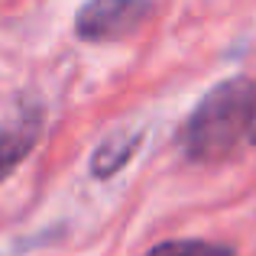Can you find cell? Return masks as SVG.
<instances>
[{"mask_svg": "<svg viewBox=\"0 0 256 256\" xmlns=\"http://www.w3.org/2000/svg\"><path fill=\"white\" fill-rule=\"evenodd\" d=\"M250 143L256 146V126H253V133H250Z\"/></svg>", "mask_w": 256, "mask_h": 256, "instance_id": "8992f818", "label": "cell"}, {"mask_svg": "<svg viewBox=\"0 0 256 256\" xmlns=\"http://www.w3.org/2000/svg\"><path fill=\"white\" fill-rule=\"evenodd\" d=\"M146 256H237L234 246L214 244V240H194V237H178V240H162Z\"/></svg>", "mask_w": 256, "mask_h": 256, "instance_id": "5b68a950", "label": "cell"}, {"mask_svg": "<svg viewBox=\"0 0 256 256\" xmlns=\"http://www.w3.org/2000/svg\"><path fill=\"white\" fill-rule=\"evenodd\" d=\"M36 140H39V114L0 124V182L30 156Z\"/></svg>", "mask_w": 256, "mask_h": 256, "instance_id": "277c9868", "label": "cell"}, {"mask_svg": "<svg viewBox=\"0 0 256 256\" xmlns=\"http://www.w3.org/2000/svg\"><path fill=\"white\" fill-rule=\"evenodd\" d=\"M140 143H143V130H117V133H110L107 140L98 143V150H94L88 169H91V175L100 178V182L114 178V175L136 156Z\"/></svg>", "mask_w": 256, "mask_h": 256, "instance_id": "3957f363", "label": "cell"}, {"mask_svg": "<svg viewBox=\"0 0 256 256\" xmlns=\"http://www.w3.org/2000/svg\"><path fill=\"white\" fill-rule=\"evenodd\" d=\"M256 126V82L246 75L224 78L198 100L182 126V150L192 162H220L250 140Z\"/></svg>", "mask_w": 256, "mask_h": 256, "instance_id": "6da1fadb", "label": "cell"}, {"mask_svg": "<svg viewBox=\"0 0 256 256\" xmlns=\"http://www.w3.org/2000/svg\"><path fill=\"white\" fill-rule=\"evenodd\" d=\"M150 13L152 0H88L75 13V36L94 46L120 42L136 36Z\"/></svg>", "mask_w": 256, "mask_h": 256, "instance_id": "7a4b0ae2", "label": "cell"}]
</instances>
